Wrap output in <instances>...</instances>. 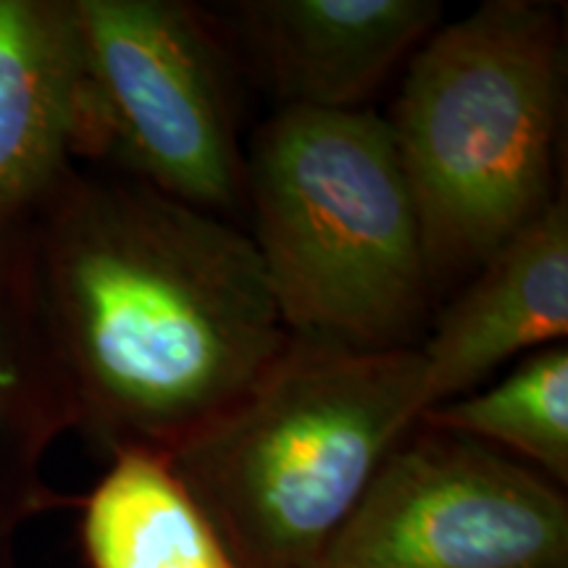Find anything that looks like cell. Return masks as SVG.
I'll use <instances>...</instances> for the list:
<instances>
[{
  "instance_id": "cell-1",
  "label": "cell",
  "mask_w": 568,
  "mask_h": 568,
  "mask_svg": "<svg viewBox=\"0 0 568 568\" xmlns=\"http://www.w3.org/2000/svg\"><path fill=\"white\" fill-rule=\"evenodd\" d=\"M30 234L80 429L111 456H172L287 345L253 240L216 213L71 169Z\"/></svg>"
},
{
  "instance_id": "cell-2",
  "label": "cell",
  "mask_w": 568,
  "mask_h": 568,
  "mask_svg": "<svg viewBox=\"0 0 568 568\" xmlns=\"http://www.w3.org/2000/svg\"><path fill=\"white\" fill-rule=\"evenodd\" d=\"M416 345L293 337L222 416L172 453L237 568H324L389 450L418 422Z\"/></svg>"
},
{
  "instance_id": "cell-3",
  "label": "cell",
  "mask_w": 568,
  "mask_h": 568,
  "mask_svg": "<svg viewBox=\"0 0 568 568\" xmlns=\"http://www.w3.org/2000/svg\"><path fill=\"white\" fill-rule=\"evenodd\" d=\"M564 30L537 0H489L410 55L397 159L414 195L432 287L474 274L556 201Z\"/></svg>"
},
{
  "instance_id": "cell-4",
  "label": "cell",
  "mask_w": 568,
  "mask_h": 568,
  "mask_svg": "<svg viewBox=\"0 0 568 568\" xmlns=\"http://www.w3.org/2000/svg\"><path fill=\"white\" fill-rule=\"evenodd\" d=\"M245 193L290 335L364 351L410 345L432 280L387 119L280 109L253 134Z\"/></svg>"
},
{
  "instance_id": "cell-5",
  "label": "cell",
  "mask_w": 568,
  "mask_h": 568,
  "mask_svg": "<svg viewBox=\"0 0 568 568\" xmlns=\"http://www.w3.org/2000/svg\"><path fill=\"white\" fill-rule=\"evenodd\" d=\"M95 155L209 213L237 205L245 159L222 30L184 0H71Z\"/></svg>"
},
{
  "instance_id": "cell-6",
  "label": "cell",
  "mask_w": 568,
  "mask_h": 568,
  "mask_svg": "<svg viewBox=\"0 0 568 568\" xmlns=\"http://www.w3.org/2000/svg\"><path fill=\"white\" fill-rule=\"evenodd\" d=\"M324 568H568V497L495 447L416 424Z\"/></svg>"
},
{
  "instance_id": "cell-7",
  "label": "cell",
  "mask_w": 568,
  "mask_h": 568,
  "mask_svg": "<svg viewBox=\"0 0 568 568\" xmlns=\"http://www.w3.org/2000/svg\"><path fill=\"white\" fill-rule=\"evenodd\" d=\"M437 0H237L224 17L282 109L355 111L435 32Z\"/></svg>"
},
{
  "instance_id": "cell-8",
  "label": "cell",
  "mask_w": 568,
  "mask_h": 568,
  "mask_svg": "<svg viewBox=\"0 0 568 568\" xmlns=\"http://www.w3.org/2000/svg\"><path fill=\"white\" fill-rule=\"evenodd\" d=\"M95 153L82 40L71 0H0V230L32 219Z\"/></svg>"
},
{
  "instance_id": "cell-9",
  "label": "cell",
  "mask_w": 568,
  "mask_h": 568,
  "mask_svg": "<svg viewBox=\"0 0 568 568\" xmlns=\"http://www.w3.org/2000/svg\"><path fill=\"white\" fill-rule=\"evenodd\" d=\"M566 335L568 205L560 195L489 255L418 347V416L474 393L516 355L566 343Z\"/></svg>"
},
{
  "instance_id": "cell-10",
  "label": "cell",
  "mask_w": 568,
  "mask_h": 568,
  "mask_svg": "<svg viewBox=\"0 0 568 568\" xmlns=\"http://www.w3.org/2000/svg\"><path fill=\"white\" fill-rule=\"evenodd\" d=\"M80 429L74 395L48 332L34 276L30 222L0 230V568L34 516L67 497L45 481L63 432Z\"/></svg>"
},
{
  "instance_id": "cell-11",
  "label": "cell",
  "mask_w": 568,
  "mask_h": 568,
  "mask_svg": "<svg viewBox=\"0 0 568 568\" xmlns=\"http://www.w3.org/2000/svg\"><path fill=\"white\" fill-rule=\"evenodd\" d=\"M90 568H237L169 456L113 453L82 500Z\"/></svg>"
},
{
  "instance_id": "cell-12",
  "label": "cell",
  "mask_w": 568,
  "mask_h": 568,
  "mask_svg": "<svg viewBox=\"0 0 568 568\" xmlns=\"http://www.w3.org/2000/svg\"><path fill=\"white\" fill-rule=\"evenodd\" d=\"M422 426L477 439L558 481H568V351L542 347L497 385L424 410Z\"/></svg>"
}]
</instances>
